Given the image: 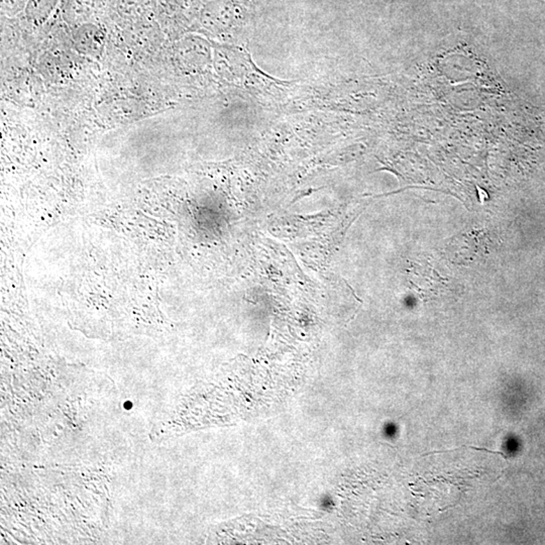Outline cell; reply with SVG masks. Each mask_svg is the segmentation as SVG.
I'll return each mask as SVG.
<instances>
[{
	"label": "cell",
	"instance_id": "cell-1",
	"mask_svg": "<svg viewBox=\"0 0 545 545\" xmlns=\"http://www.w3.org/2000/svg\"><path fill=\"white\" fill-rule=\"evenodd\" d=\"M124 407H126V408H128V409L132 408V403H130V402H128V403H126V405H124Z\"/></svg>",
	"mask_w": 545,
	"mask_h": 545
}]
</instances>
